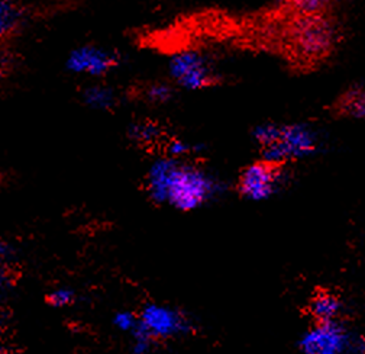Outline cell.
I'll list each match as a JSON object with an SVG mask.
<instances>
[{
  "label": "cell",
  "instance_id": "11",
  "mask_svg": "<svg viewBox=\"0 0 365 354\" xmlns=\"http://www.w3.org/2000/svg\"><path fill=\"white\" fill-rule=\"evenodd\" d=\"M26 18V12L15 0H2L0 2V31H2V38L12 36L16 34Z\"/></svg>",
  "mask_w": 365,
  "mask_h": 354
},
{
  "label": "cell",
  "instance_id": "15",
  "mask_svg": "<svg viewBox=\"0 0 365 354\" xmlns=\"http://www.w3.org/2000/svg\"><path fill=\"white\" fill-rule=\"evenodd\" d=\"M292 14L296 15H321L334 5L335 0H284Z\"/></svg>",
  "mask_w": 365,
  "mask_h": 354
},
{
  "label": "cell",
  "instance_id": "3",
  "mask_svg": "<svg viewBox=\"0 0 365 354\" xmlns=\"http://www.w3.org/2000/svg\"><path fill=\"white\" fill-rule=\"evenodd\" d=\"M317 148L316 136L304 125H283L280 138L269 146L261 147L262 160L284 164L289 160L304 158L314 154Z\"/></svg>",
  "mask_w": 365,
  "mask_h": 354
},
{
  "label": "cell",
  "instance_id": "10",
  "mask_svg": "<svg viewBox=\"0 0 365 354\" xmlns=\"http://www.w3.org/2000/svg\"><path fill=\"white\" fill-rule=\"evenodd\" d=\"M341 309H342V305L338 296H335L331 292L322 290L312 298L307 311L310 317L314 320V323H325V321L338 320Z\"/></svg>",
  "mask_w": 365,
  "mask_h": 354
},
{
  "label": "cell",
  "instance_id": "14",
  "mask_svg": "<svg viewBox=\"0 0 365 354\" xmlns=\"http://www.w3.org/2000/svg\"><path fill=\"white\" fill-rule=\"evenodd\" d=\"M83 102L93 109L109 111L116 105V95L110 87L90 86L83 92Z\"/></svg>",
  "mask_w": 365,
  "mask_h": 354
},
{
  "label": "cell",
  "instance_id": "1",
  "mask_svg": "<svg viewBox=\"0 0 365 354\" xmlns=\"http://www.w3.org/2000/svg\"><path fill=\"white\" fill-rule=\"evenodd\" d=\"M217 189L216 181L205 170L177 160L170 177L167 203L178 211H193L216 195Z\"/></svg>",
  "mask_w": 365,
  "mask_h": 354
},
{
  "label": "cell",
  "instance_id": "21",
  "mask_svg": "<svg viewBox=\"0 0 365 354\" xmlns=\"http://www.w3.org/2000/svg\"><path fill=\"white\" fill-rule=\"evenodd\" d=\"M358 348H359V351H361V353H365V338H362V340L359 341Z\"/></svg>",
  "mask_w": 365,
  "mask_h": 354
},
{
  "label": "cell",
  "instance_id": "5",
  "mask_svg": "<svg viewBox=\"0 0 365 354\" xmlns=\"http://www.w3.org/2000/svg\"><path fill=\"white\" fill-rule=\"evenodd\" d=\"M349 345V334L338 320L314 323L299 343L300 350L309 354H341L345 353Z\"/></svg>",
  "mask_w": 365,
  "mask_h": 354
},
{
  "label": "cell",
  "instance_id": "8",
  "mask_svg": "<svg viewBox=\"0 0 365 354\" xmlns=\"http://www.w3.org/2000/svg\"><path fill=\"white\" fill-rule=\"evenodd\" d=\"M118 63L119 57L115 51L95 46H83L71 51L67 60V67L77 74L101 77L113 70Z\"/></svg>",
  "mask_w": 365,
  "mask_h": 354
},
{
  "label": "cell",
  "instance_id": "12",
  "mask_svg": "<svg viewBox=\"0 0 365 354\" xmlns=\"http://www.w3.org/2000/svg\"><path fill=\"white\" fill-rule=\"evenodd\" d=\"M128 136L135 144L143 147H153L161 141L163 129L151 121L136 122L129 128Z\"/></svg>",
  "mask_w": 365,
  "mask_h": 354
},
{
  "label": "cell",
  "instance_id": "19",
  "mask_svg": "<svg viewBox=\"0 0 365 354\" xmlns=\"http://www.w3.org/2000/svg\"><path fill=\"white\" fill-rule=\"evenodd\" d=\"M138 323H140V317H136L132 313H119L113 318V324L120 331H126V333H132L136 328V325H138Z\"/></svg>",
  "mask_w": 365,
  "mask_h": 354
},
{
  "label": "cell",
  "instance_id": "17",
  "mask_svg": "<svg viewBox=\"0 0 365 354\" xmlns=\"http://www.w3.org/2000/svg\"><path fill=\"white\" fill-rule=\"evenodd\" d=\"M280 134H282V126L274 125V123L258 125L254 129V138L259 144V147H265L276 143L280 138Z\"/></svg>",
  "mask_w": 365,
  "mask_h": 354
},
{
  "label": "cell",
  "instance_id": "9",
  "mask_svg": "<svg viewBox=\"0 0 365 354\" xmlns=\"http://www.w3.org/2000/svg\"><path fill=\"white\" fill-rule=\"evenodd\" d=\"M177 160L168 156L153 163L147 176V191L153 202L167 203L170 177Z\"/></svg>",
  "mask_w": 365,
  "mask_h": 354
},
{
  "label": "cell",
  "instance_id": "7",
  "mask_svg": "<svg viewBox=\"0 0 365 354\" xmlns=\"http://www.w3.org/2000/svg\"><path fill=\"white\" fill-rule=\"evenodd\" d=\"M138 317L140 323L147 328L155 341L185 335L192 330L185 315L175 311V309L157 303L147 305Z\"/></svg>",
  "mask_w": 365,
  "mask_h": 354
},
{
  "label": "cell",
  "instance_id": "4",
  "mask_svg": "<svg viewBox=\"0 0 365 354\" xmlns=\"http://www.w3.org/2000/svg\"><path fill=\"white\" fill-rule=\"evenodd\" d=\"M282 181L283 164L261 160L242 170L238 181V192L248 201L261 202L277 192Z\"/></svg>",
  "mask_w": 365,
  "mask_h": 354
},
{
  "label": "cell",
  "instance_id": "18",
  "mask_svg": "<svg viewBox=\"0 0 365 354\" xmlns=\"http://www.w3.org/2000/svg\"><path fill=\"white\" fill-rule=\"evenodd\" d=\"M76 300V295L71 289H56L47 295V302L54 308H64L71 305Z\"/></svg>",
  "mask_w": 365,
  "mask_h": 354
},
{
  "label": "cell",
  "instance_id": "16",
  "mask_svg": "<svg viewBox=\"0 0 365 354\" xmlns=\"http://www.w3.org/2000/svg\"><path fill=\"white\" fill-rule=\"evenodd\" d=\"M173 87L167 83H151L144 88V96L151 103H165L173 98Z\"/></svg>",
  "mask_w": 365,
  "mask_h": 354
},
{
  "label": "cell",
  "instance_id": "6",
  "mask_svg": "<svg viewBox=\"0 0 365 354\" xmlns=\"http://www.w3.org/2000/svg\"><path fill=\"white\" fill-rule=\"evenodd\" d=\"M170 74L173 80L189 91H200L216 83L206 59L196 51H182L175 54L170 61Z\"/></svg>",
  "mask_w": 365,
  "mask_h": 354
},
{
  "label": "cell",
  "instance_id": "20",
  "mask_svg": "<svg viewBox=\"0 0 365 354\" xmlns=\"http://www.w3.org/2000/svg\"><path fill=\"white\" fill-rule=\"evenodd\" d=\"M190 150H192L190 146H187L186 143H182L180 140H173L167 144V153L173 158H180L185 154H187Z\"/></svg>",
  "mask_w": 365,
  "mask_h": 354
},
{
  "label": "cell",
  "instance_id": "2",
  "mask_svg": "<svg viewBox=\"0 0 365 354\" xmlns=\"http://www.w3.org/2000/svg\"><path fill=\"white\" fill-rule=\"evenodd\" d=\"M294 15L289 26L292 51L304 61L324 59L335 44V28L325 14Z\"/></svg>",
  "mask_w": 365,
  "mask_h": 354
},
{
  "label": "cell",
  "instance_id": "13",
  "mask_svg": "<svg viewBox=\"0 0 365 354\" xmlns=\"http://www.w3.org/2000/svg\"><path fill=\"white\" fill-rule=\"evenodd\" d=\"M338 111L351 118L365 119V84L349 88L339 99Z\"/></svg>",
  "mask_w": 365,
  "mask_h": 354
}]
</instances>
